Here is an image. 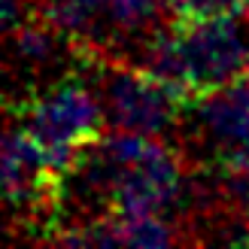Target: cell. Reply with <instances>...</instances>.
<instances>
[{"mask_svg":"<svg viewBox=\"0 0 249 249\" xmlns=\"http://www.w3.org/2000/svg\"><path fill=\"white\" fill-rule=\"evenodd\" d=\"M243 16L249 18V0H243Z\"/></svg>","mask_w":249,"mask_h":249,"instance_id":"obj_6","label":"cell"},{"mask_svg":"<svg viewBox=\"0 0 249 249\" xmlns=\"http://www.w3.org/2000/svg\"><path fill=\"white\" fill-rule=\"evenodd\" d=\"M116 219L122 228V246H170L185 240L177 231L179 225L167 222V216H116Z\"/></svg>","mask_w":249,"mask_h":249,"instance_id":"obj_4","label":"cell"},{"mask_svg":"<svg viewBox=\"0 0 249 249\" xmlns=\"http://www.w3.org/2000/svg\"><path fill=\"white\" fill-rule=\"evenodd\" d=\"M201 131L213 140V152L249 140V76L225 85L195 104Z\"/></svg>","mask_w":249,"mask_h":249,"instance_id":"obj_3","label":"cell"},{"mask_svg":"<svg viewBox=\"0 0 249 249\" xmlns=\"http://www.w3.org/2000/svg\"><path fill=\"white\" fill-rule=\"evenodd\" d=\"M173 21H210L243 12V0H170Z\"/></svg>","mask_w":249,"mask_h":249,"instance_id":"obj_5","label":"cell"},{"mask_svg":"<svg viewBox=\"0 0 249 249\" xmlns=\"http://www.w3.org/2000/svg\"><path fill=\"white\" fill-rule=\"evenodd\" d=\"M246 76H249V61H246Z\"/></svg>","mask_w":249,"mask_h":249,"instance_id":"obj_7","label":"cell"},{"mask_svg":"<svg viewBox=\"0 0 249 249\" xmlns=\"http://www.w3.org/2000/svg\"><path fill=\"white\" fill-rule=\"evenodd\" d=\"M6 109L12 122L36 137L49 164L64 177L107 137L104 107L97 104V94L76 76L58 79L43 91L24 94L21 101L9 97Z\"/></svg>","mask_w":249,"mask_h":249,"instance_id":"obj_1","label":"cell"},{"mask_svg":"<svg viewBox=\"0 0 249 249\" xmlns=\"http://www.w3.org/2000/svg\"><path fill=\"white\" fill-rule=\"evenodd\" d=\"M89 64L97 73L101 107L107 113V122L116 131L161 137L179 122L185 107H192L179 89H173L170 82L149 73L140 64L119 58H97Z\"/></svg>","mask_w":249,"mask_h":249,"instance_id":"obj_2","label":"cell"}]
</instances>
